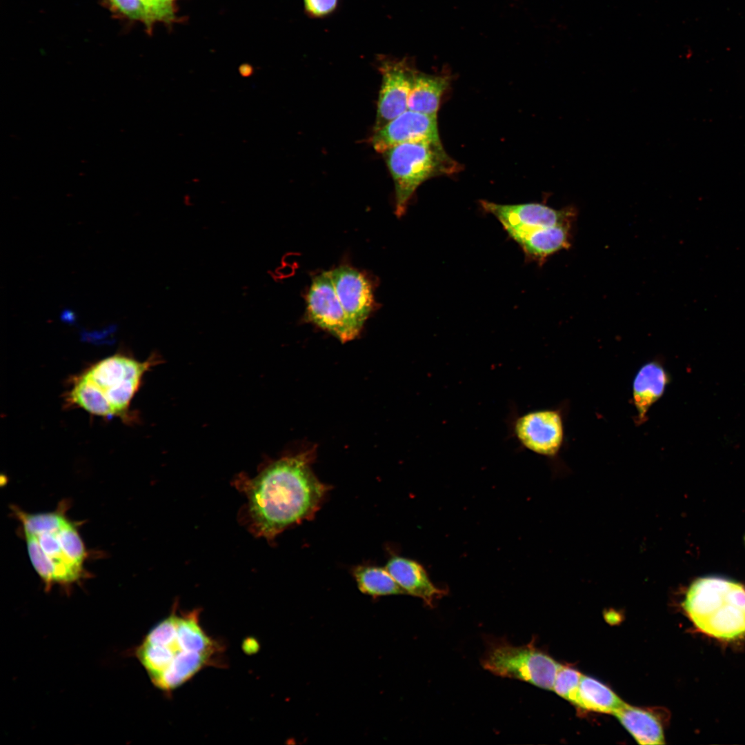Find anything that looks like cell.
<instances>
[{
	"label": "cell",
	"mask_w": 745,
	"mask_h": 745,
	"mask_svg": "<svg viewBox=\"0 0 745 745\" xmlns=\"http://www.w3.org/2000/svg\"><path fill=\"white\" fill-rule=\"evenodd\" d=\"M338 4L339 0H304L306 13L313 18L330 15L337 9Z\"/></svg>",
	"instance_id": "cell-23"
},
{
	"label": "cell",
	"mask_w": 745,
	"mask_h": 745,
	"mask_svg": "<svg viewBox=\"0 0 745 745\" xmlns=\"http://www.w3.org/2000/svg\"><path fill=\"white\" fill-rule=\"evenodd\" d=\"M613 715L639 744H664L662 726L652 713L625 703Z\"/></svg>",
	"instance_id": "cell-18"
},
{
	"label": "cell",
	"mask_w": 745,
	"mask_h": 745,
	"mask_svg": "<svg viewBox=\"0 0 745 745\" xmlns=\"http://www.w3.org/2000/svg\"><path fill=\"white\" fill-rule=\"evenodd\" d=\"M570 225L559 224L506 232L519 244L526 259L542 265L549 256L569 248Z\"/></svg>",
	"instance_id": "cell-14"
},
{
	"label": "cell",
	"mask_w": 745,
	"mask_h": 745,
	"mask_svg": "<svg viewBox=\"0 0 745 745\" xmlns=\"http://www.w3.org/2000/svg\"><path fill=\"white\" fill-rule=\"evenodd\" d=\"M155 21L166 22L165 16L156 0H142Z\"/></svg>",
	"instance_id": "cell-25"
},
{
	"label": "cell",
	"mask_w": 745,
	"mask_h": 745,
	"mask_svg": "<svg viewBox=\"0 0 745 745\" xmlns=\"http://www.w3.org/2000/svg\"><path fill=\"white\" fill-rule=\"evenodd\" d=\"M395 190V212L401 216L417 188L426 180L459 172L462 166L441 141L419 140L396 145L383 153Z\"/></svg>",
	"instance_id": "cell-5"
},
{
	"label": "cell",
	"mask_w": 745,
	"mask_h": 745,
	"mask_svg": "<svg viewBox=\"0 0 745 745\" xmlns=\"http://www.w3.org/2000/svg\"><path fill=\"white\" fill-rule=\"evenodd\" d=\"M199 615V609L181 611L175 604L137 648L139 662L159 689L171 692L221 662L223 646L205 631Z\"/></svg>",
	"instance_id": "cell-2"
},
{
	"label": "cell",
	"mask_w": 745,
	"mask_h": 745,
	"mask_svg": "<svg viewBox=\"0 0 745 745\" xmlns=\"http://www.w3.org/2000/svg\"><path fill=\"white\" fill-rule=\"evenodd\" d=\"M381 84L374 132L408 110V100L415 71L406 61H379Z\"/></svg>",
	"instance_id": "cell-11"
},
{
	"label": "cell",
	"mask_w": 745,
	"mask_h": 745,
	"mask_svg": "<svg viewBox=\"0 0 745 745\" xmlns=\"http://www.w3.org/2000/svg\"><path fill=\"white\" fill-rule=\"evenodd\" d=\"M307 319L342 342L355 339L359 332L345 312L335 290L330 271L313 279L306 297Z\"/></svg>",
	"instance_id": "cell-9"
},
{
	"label": "cell",
	"mask_w": 745,
	"mask_h": 745,
	"mask_svg": "<svg viewBox=\"0 0 745 745\" xmlns=\"http://www.w3.org/2000/svg\"><path fill=\"white\" fill-rule=\"evenodd\" d=\"M668 382L666 372L657 362L648 363L639 369L633 381V395L635 406L641 419L661 397Z\"/></svg>",
	"instance_id": "cell-16"
},
{
	"label": "cell",
	"mask_w": 745,
	"mask_h": 745,
	"mask_svg": "<svg viewBox=\"0 0 745 745\" xmlns=\"http://www.w3.org/2000/svg\"><path fill=\"white\" fill-rule=\"evenodd\" d=\"M111 5L126 17L143 22L151 28L156 21L142 0H109Z\"/></svg>",
	"instance_id": "cell-22"
},
{
	"label": "cell",
	"mask_w": 745,
	"mask_h": 745,
	"mask_svg": "<svg viewBox=\"0 0 745 745\" xmlns=\"http://www.w3.org/2000/svg\"><path fill=\"white\" fill-rule=\"evenodd\" d=\"M624 704L608 687L593 677L582 675L575 706L587 711L613 715Z\"/></svg>",
	"instance_id": "cell-19"
},
{
	"label": "cell",
	"mask_w": 745,
	"mask_h": 745,
	"mask_svg": "<svg viewBox=\"0 0 745 745\" xmlns=\"http://www.w3.org/2000/svg\"><path fill=\"white\" fill-rule=\"evenodd\" d=\"M156 355L145 361L115 355L92 365L81 375L108 402L115 416L126 414L145 372L159 362Z\"/></svg>",
	"instance_id": "cell-7"
},
{
	"label": "cell",
	"mask_w": 745,
	"mask_h": 745,
	"mask_svg": "<svg viewBox=\"0 0 745 745\" xmlns=\"http://www.w3.org/2000/svg\"><path fill=\"white\" fill-rule=\"evenodd\" d=\"M506 422L508 437L523 449L553 457L562 447L564 427L557 410L537 409L521 413L511 403Z\"/></svg>",
	"instance_id": "cell-8"
},
{
	"label": "cell",
	"mask_w": 745,
	"mask_h": 745,
	"mask_svg": "<svg viewBox=\"0 0 745 745\" xmlns=\"http://www.w3.org/2000/svg\"><path fill=\"white\" fill-rule=\"evenodd\" d=\"M359 590L372 597L406 594L386 567L359 565L353 569Z\"/></svg>",
	"instance_id": "cell-20"
},
{
	"label": "cell",
	"mask_w": 745,
	"mask_h": 745,
	"mask_svg": "<svg viewBox=\"0 0 745 745\" xmlns=\"http://www.w3.org/2000/svg\"><path fill=\"white\" fill-rule=\"evenodd\" d=\"M160 6L167 23L172 22L175 18L173 3L175 0H156Z\"/></svg>",
	"instance_id": "cell-24"
},
{
	"label": "cell",
	"mask_w": 745,
	"mask_h": 745,
	"mask_svg": "<svg viewBox=\"0 0 745 745\" xmlns=\"http://www.w3.org/2000/svg\"><path fill=\"white\" fill-rule=\"evenodd\" d=\"M21 522L31 563L45 582L70 583L81 576L86 548L64 514L24 513Z\"/></svg>",
	"instance_id": "cell-3"
},
{
	"label": "cell",
	"mask_w": 745,
	"mask_h": 745,
	"mask_svg": "<svg viewBox=\"0 0 745 745\" xmlns=\"http://www.w3.org/2000/svg\"><path fill=\"white\" fill-rule=\"evenodd\" d=\"M682 607L697 629L734 640L745 635V586L720 576H705L688 588Z\"/></svg>",
	"instance_id": "cell-4"
},
{
	"label": "cell",
	"mask_w": 745,
	"mask_h": 745,
	"mask_svg": "<svg viewBox=\"0 0 745 745\" xmlns=\"http://www.w3.org/2000/svg\"><path fill=\"white\" fill-rule=\"evenodd\" d=\"M314 447L271 461L254 477L240 474L234 485L247 503L243 518L254 535L273 541L284 530L315 517L330 486L312 470Z\"/></svg>",
	"instance_id": "cell-1"
},
{
	"label": "cell",
	"mask_w": 745,
	"mask_h": 745,
	"mask_svg": "<svg viewBox=\"0 0 745 745\" xmlns=\"http://www.w3.org/2000/svg\"><path fill=\"white\" fill-rule=\"evenodd\" d=\"M582 676L575 669L561 664L555 679L553 691L574 704Z\"/></svg>",
	"instance_id": "cell-21"
},
{
	"label": "cell",
	"mask_w": 745,
	"mask_h": 745,
	"mask_svg": "<svg viewBox=\"0 0 745 745\" xmlns=\"http://www.w3.org/2000/svg\"><path fill=\"white\" fill-rule=\"evenodd\" d=\"M419 140L441 141L437 115L407 110L374 132L371 142L374 149L383 154L396 145Z\"/></svg>",
	"instance_id": "cell-12"
},
{
	"label": "cell",
	"mask_w": 745,
	"mask_h": 745,
	"mask_svg": "<svg viewBox=\"0 0 745 745\" xmlns=\"http://www.w3.org/2000/svg\"><path fill=\"white\" fill-rule=\"evenodd\" d=\"M493 674L552 690L561 664L532 643L515 646L503 641L491 643L481 660Z\"/></svg>",
	"instance_id": "cell-6"
},
{
	"label": "cell",
	"mask_w": 745,
	"mask_h": 745,
	"mask_svg": "<svg viewBox=\"0 0 745 745\" xmlns=\"http://www.w3.org/2000/svg\"><path fill=\"white\" fill-rule=\"evenodd\" d=\"M479 203L484 210L496 217L506 232L571 224L576 216L573 206L557 210L539 203L499 204L486 200H480Z\"/></svg>",
	"instance_id": "cell-10"
},
{
	"label": "cell",
	"mask_w": 745,
	"mask_h": 745,
	"mask_svg": "<svg viewBox=\"0 0 745 745\" xmlns=\"http://www.w3.org/2000/svg\"><path fill=\"white\" fill-rule=\"evenodd\" d=\"M385 567L406 594L420 598L428 606L432 607L446 594L432 582L425 568L415 560L393 556Z\"/></svg>",
	"instance_id": "cell-15"
},
{
	"label": "cell",
	"mask_w": 745,
	"mask_h": 745,
	"mask_svg": "<svg viewBox=\"0 0 745 745\" xmlns=\"http://www.w3.org/2000/svg\"><path fill=\"white\" fill-rule=\"evenodd\" d=\"M448 77L415 72L408 100V110L437 115L441 97L448 88Z\"/></svg>",
	"instance_id": "cell-17"
},
{
	"label": "cell",
	"mask_w": 745,
	"mask_h": 745,
	"mask_svg": "<svg viewBox=\"0 0 745 745\" xmlns=\"http://www.w3.org/2000/svg\"><path fill=\"white\" fill-rule=\"evenodd\" d=\"M337 297L347 315L361 330L374 306L372 287L358 270L341 266L330 271Z\"/></svg>",
	"instance_id": "cell-13"
}]
</instances>
